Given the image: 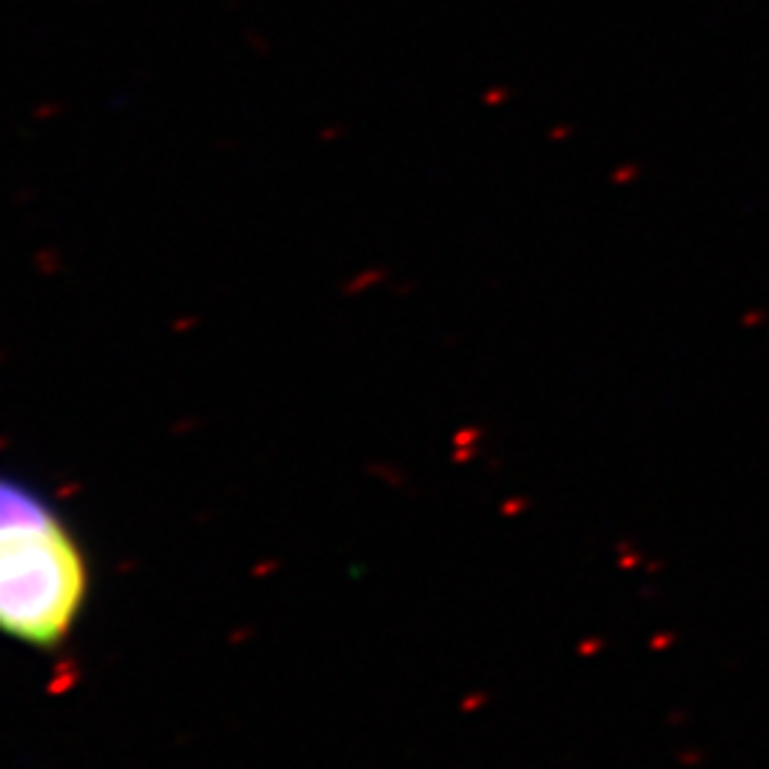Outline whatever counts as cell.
<instances>
[{
  "mask_svg": "<svg viewBox=\"0 0 769 769\" xmlns=\"http://www.w3.org/2000/svg\"><path fill=\"white\" fill-rule=\"evenodd\" d=\"M91 593L84 544L52 499L0 470V635L54 650L72 635Z\"/></svg>",
  "mask_w": 769,
  "mask_h": 769,
  "instance_id": "cell-1",
  "label": "cell"
}]
</instances>
